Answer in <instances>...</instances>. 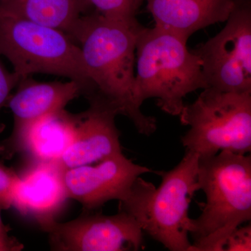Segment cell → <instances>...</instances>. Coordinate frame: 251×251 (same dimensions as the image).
I'll return each instance as SVG.
<instances>
[{"label":"cell","mask_w":251,"mask_h":251,"mask_svg":"<svg viewBox=\"0 0 251 251\" xmlns=\"http://www.w3.org/2000/svg\"><path fill=\"white\" fill-rule=\"evenodd\" d=\"M143 27L137 19H114L94 11L81 16L70 36L79 43L95 90L92 95L105 99L119 115L133 122L138 133L150 136L156 130V119L145 115L133 97L135 49Z\"/></svg>","instance_id":"1"},{"label":"cell","mask_w":251,"mask_h":251,"mask_svg":"<svg viewBox=\"0 0 251 251\" xmlns=\"http://www.w3.org/2000/svg\"><path fill=\"white\" fill-rule=\"evenodd\" d=\"M199 156L186 151L181 161L168 171H156L158 187L139 176L120 201V209L139 223L144 232L171 251H191L189 236L192 219L189 206L199 191Z\"/></svg>","instance_id":"2"},{"label":"cell","mask_w":251,"mask_h":251,"mask_svg":"<svg viewBox=\"0 0 251 251\" xmlns=\"http://www.w3.org/2000/svg\"><path fill=\"white\" fill-rule=\"evenodd\" d=\"M187 39L154 26L140 31L135 49L133 97L141 108L149 99L172 116H179L188 94L207 88L201 62Z\"/></svg>","instance_id":"3"},{"label":"cell","mask_w":251,"mask_h":251,"mask_svg":"<svg viewBox=\"0 0 251 251\" xmlns=\"http://www.w3.org/2000/svg\"><path fill=\"white\" fill-rule=\"evenodd\" d=\"M198 181L206 202L192 219L191 251H220L232 231L251 220V157L222 151L199 158Z\"/></svg>","instance_id":"4"},{"label":"cell","mask_w":251,"mask_h":251,"mask_svg":"<svg viewBox=\"0 0 251 251\" xmlns=\"http://www.w3.org/2000/svg\"><path fill=\"white\" fill-rule=\"evenodd\" d=\"M0 56L20 78L35 74L67 77L94 92L78 45L65 31L18 17L0 10Z\"/></svg>","instance_id":"5"},{"label":"cell","mask_w":251,"mask_h":251,"mask_svg":"<svg viewBox=\"0 0 251 251\" xmlns=\"http://www.w3.org/2000/svg\"><path fill=\"white\" fill-rule=\"evenodd\" d=\"M180 122L189 130L181 138L186 151L207 158L222 151H251V92H225L207 87L184 104Z\"/></svg>","instance_id":"6"},{"label":"cell","mask_w":251,"mask_h":251,"mask_svg":"<svg viewBox=\"0 0 251 251\" xmlns=\"http://www.w3.org/2000/svg\"><path fill=\"white\" fill-rule=\"evenodd\" d=\"M219 34L192 50L201 62L207 87L251 92V1L236 0Z\"/></svg>","instance_id":"7"},{"label":"cell","mask_w":251,"mask_h":251,"mask_svg":"<svg viewBox=\"0 0 251 251\" xmlns=\"http://www.w3.org/2000/svg\"><path fill=\"white\" fill-rule=\"evenodd\" d=\"M41 229L53 251H136L145 244L139 223L120 209L114 215L84 211L77 219L66 223L55 220Z\"/></svg>","instance_id":"8"},{"label":"cell","mask_w":251,"mask_h":251,"mask_svg":"<svg viewBox=\"0 0 251 251\" xmlns=\"http://www.w3.org/2000/svg\"><path fill=\"white\" fill-rule=\"evenodd\" d=\"M156 171L140 166L123 153L109 157L97 165L64 170V185L69 199L82 204L84 211H94L113 200L121 201L135 180Z\"/></svg>","instance_id":"9"},{"label":"cell","mask_w":251,"mask_h":251,"mask_svg":"<svg viewBox=\"0 0 251 251\" xmlns=\"http://www.w3.org/2000/svg\"><path fill=\"white\" fill-rule=\"evenodd\" d=\"M90 107L77 115L75 139L57 163L63 169L94 164L122 152L117 109L105 99L89 97Z\"/></svg>","instance_id":"10"},{"label":"cell","mask_w":251,"mask_h":251,"mask_svg":"<svg viewBox=\"0 0 251 251\" xmlns=\"http://www.w3.org/2000/svg\"><path fill=\"white\" fill-rule=\"evenodd\" d=\"M19 175L11 206L21 214L35 220L41 228L55 221L68 198L63 179L64 170L57 161L34 162Z\"/></svg>","instance_id":"11"},{"label":"cell","mask_w":251,"mask_h":251,"mask_svg":"<svg viewBox=\"0 0 251 251\" xmlns=\"http://www.w3.org/2000/svg\"><path fill=\"white\" fill-rule=\"evenodd\" d=\"M18 85L6 104L14 117V128L9 138L0 143V149L14 143L34 122L64 110L69 102L86 93L83 85L71 80L39 82L27 77L21 79Z\"/></svg>","instance_id":"12"},{"label":"cell","mask_w":251,"mask_h":251,"mask_svg":"<svg viewBox=\"0 0 251 251\" xmlns=\"http://www.w3.org/2000/svg\"><path fill=\"white\" fill-rule=\"evenodd\" d=\"M77 115L65 109L43 117L29 126L17 140L0 149V155L11 158L24 152L34 162L59 161L76 135Z\"/></svg>","instance_id":"13"},{"label":"cell","mask_w":251,"mask_h":251,"mask_svg":"<svg viewBox=\"0 0 251 251\" xmlns=\"http://www.w3.org/2000/svg\"><path fill=\"white\" fill-rule=\"evenodd\" d=\"M156 27L189 39L198 30L226 22L236 0H145Z\"/></svg>","instance_id":"14"},{"label":"cell","mask_w":251,"mask_h":251,"mask_svg":"<svg viewBox=\"0 0 251 251\" xmlns=\"http://www.w3.org/2000/svg\"><path fill=\"white\" fill-rule=\"evenodd\" d=\"M87 4L84 0H0V10L65 31L69 36Z\"/></svg>","instance_id":"15"},{"label":"cell","mask_w":251,"mask_h":251,"mask_svg":"<svg viewBox=\"0 0 251 251\" xmlns=\"http://www.w3.org/2000/svg\"><path fill=\"white\" fill-rule=\"evenodd\" d=\"M87 6L93 7L96 12L114 19L136 20L141 0H84Z\"/></svg>","instance_id":"16"},{"label":"cell","mask_w":251,"mask_h":251,"mask_svg":"<svg viewBox=\"0 0 251 251\" xmlns=\"http://www.w3.org/2000/svg\"><path fill=\"white\" fill-rule=\"evenodd\" d=\"M19 175L12 168L0 163V206L3 210L11 207L13 191Z\"/></svg>","instance_id":"17"},{"label":"cell","mask_w":251,"mask_h":251,"mask_svg":"<svg viewBox=\"0 0 251 251\" xmlns=\"http://www.w3.org/2000/svg\"><path fill=\"white\" fill-rule=\"evenodd\" d=\"M251 226L238 227L226 237L220 251H251Z\"/></svg>","instance_id":"18"},{"label":"cell","mask_w":251,"mask_h":251,"mask_svg":"<svg viewBox=\"0 0 251 251\" xmlns=\"http://www.w3.org/2000/svg\"><path fill=\"white\" fill-rule=\"evenodd\" d=\"M21 78L14 72H10L5 69L0 62V112L6 106L11 97V92L19 83ZM4 124L0 122V133L4 129Z\"/></svg>","instance_id":"19"},{"label":"cell","mask_w":251,"mask_h":251,"mask_svg":"<svg viewBox=\"0 0 251 251\" xmlns=\"http://www.w3.org/2000/svg\"><path fill=\"white\" fill-rule=\"evenodd\" d=\"M23 249V244L9 234L0 235V251H18Z\"/></svg>","instance_id":"20"},{"label":"cell","mask_w":251,"mask_h":251,"mask_svg":"<svg viewBox=\"0 0 251 251\" xmlns=\"http://www.w3.org/2000/svg\"><path fill=\"white\" fill-rule=\"evenodd\" d=\"M2 210V208L0 206V234H9V227L5 226L4 223H3L2 219H1V212Z\"/></svg>","instance_id":"21"},{"label":"cell","mask_w":251,"mask_h":251,"mask_svg":"<svg viewBox=\"0 0 251 251\" xmlns=\"http://www.w3.org/2000/svg\"><path fill=\"white\" fill-rule=\"evenodd\" d=\"M141 1H143H143H145V0H141Z\"/></svg>","instance_id":"22"}]
</instances>
